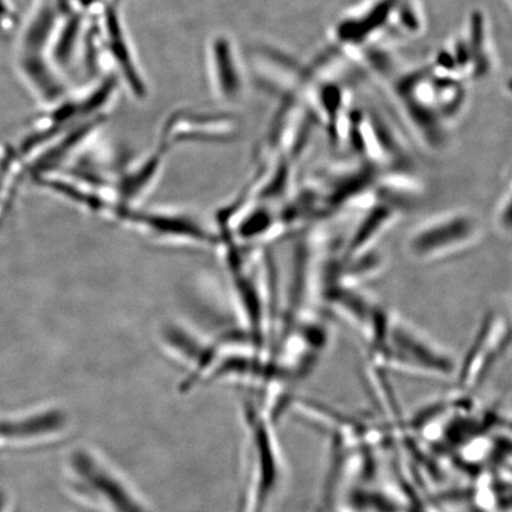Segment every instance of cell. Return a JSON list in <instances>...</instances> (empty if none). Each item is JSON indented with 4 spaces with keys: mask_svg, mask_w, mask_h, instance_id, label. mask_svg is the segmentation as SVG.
Returning a JSON list of instances; mask_svg holds the SVG:
<instances>
[{
    "mask_svg": "<svg viewBox=\"0 0 512 512\" xmlns=\"http://www.w3.org/2000/svg\"><path fill=\"white\" fill-rule=\"evenodd\" d=\"M415 144L437 156L450 145L451 132L464 108L462 82L445 78L430 67L402 75L392 91Z\"/></svg>",
    "mask_w": 512,
    "mask_h": 512,
    "instance_id": "1",
    "label": "cell"
},
{
    "mask_svg": "<svg viewBox=\"0 0 512 512\" xmlns=\"http://www.w3.org/2000/svg\"><path fill=\"white\" fill-rule=\"evenodd\" d=\"M241 411L246 479L239 508L241 512H268L284 478L275 420L268 408L253 398L243 400Z\"/></svg>",
    "mask_w": 512,
    "mask_h": 512,
    "instance_id": "2",
    "label": "cell"
},
{
    "mask_svg": "<svg viewBox=\"0 0 512 512\" xmlns=\"http://www.w3.org/2000/svg\"><path fill=\"white\" fill-rule=\"evenodd\" d=\"M369 356L371 363L384 370L425 379L456 376L459 364L443 345L394 312L382 342Z\"/></svg>",
    "mask_w": 512,
    "mask_h": 512,
    "instance_id": "3",
    "label": "cell"
},
{
    "mask_svg": "<svg viewBox=\"0 0 512 512\" xmlns=\"http://www.w3.org/2000/svg\"><path fill=\"white\" fill-rule=\"evenodd\" d=\"M484 239V224L478 215L454 208L416 223L407 234L405 249L415 264L441 265L475 252Z\"/></svg>",
    "mask_w": 512,
    "mask_h": 512,
    "instance_id": "4",
    "label": "cell"
},
{
    "mask_svg": "<svg viewBox=\"0 0 512 512\" xmlns=\"http://www.w3.org/2000/svg\"><path fill=\"white\" fill-rule=\"evenodd\" d=\"M75 491L95 512H153L149 502L110 460L86 448L69 459Z\"/></svg>",
    "mask_w": 512,
    "mask_h": 512,
    "instance_id": "5",
    "label": "cell"
},
{
    "mask_svg": "<svg viewBox=\"0 0 512 512\" xmlns=\"http://www.w3.org/2000/svg\"><path fill=\"white\" fill-rule=\"evenodd\" d=\"M323 309L356 332L369 352L379 347L392 315L366 288L338 285L329 288Z\"/></svg>",
    "mask_w": 512,
    "mask_h": 512,
    "instance_id": "6",
    "label": "cell"
},
{
    "mask_svg": "<svg viewBox=\"0 0 512 512\" xmlns=\"http://www.w3.org/2000/svg\"><path fill=\"white\" fill-rule=\"evenodd\" d=\"M510 347L509 317L495 310L486 312L463 361L458 364L456 379L460 389L472 390L482 384Z\"/></svg>",
    "mask_w": 512,
    "mask_h": 512,
    "instance_id": "7",
    "label": "cell"
},
{
    "mask_svg": "<svg viewBox=\"0 0 512 512\" xmlns=\"http://www.w3.org/2000/svg\"><path fill=\"white\" fill-rule=\"evenodd\" d=\"M406 211L394 203L382 200L364 211L350 239L339 251V260H349L379 248L381 240L400 222Z\"/></svg>",
    "mask_w": 512,
    "mask_h": 512,
    "instance_id": "8",
    "label": "cell"
},
{
    "mask_svg": "<svg viewBox=\"0 0 512 512\" xmlns=\"http://www.w3.org/2000/svg\"><path fill=\"white\" fill-rule=\"evenodd\" d=\"M209 48L210 83L217 98L226 102L238 100L245 88V79L233 43L227 37L217 36Z\"/></svg>",
    "mask_w": 512,
    "mask_h": 512,
    "instance_id": "9",
    "label": "cell"
},
{
    "mask_svg": "<svg viewBox=\"0 0 512 512\" xmlns=\"http://www.w3.org/2000/svg\"><path fill=\"white\" fill-rule=\"evenodd\" d=\"M388 260L380 248L362 253L349 260L338 261L332 285L366 288L386 273ZM331 285V286H332Z\"/></svg>",
    "mask_w": 512,
    "mask_h": 512,
    "instance_id": "10",
    "label": "cell"
},
{
    "mask_svg": "<svg viewBox=\"0 0 512 512\" xmlns=\"http://www.w3.org/2000/svg\"><path fill=\"white\" fill-rule=\"evenodd\" d=\"M64 425V416L60 413H48L38 416L36 419L24 420L2 427L0 434L10 435V437H28L42 433L59 431Z\"/></svg>",
    "mask_w": 512,
    "mask_h": 512,
    "instance_id": "11",
    "label": "cell"
},
{
    "mask_svg": "<svg viewBox=\"0 0 512 512\" xmlns=\"http://www.w3.org/2000/svg\"><path fill=\"white\" fill-rule=\"evenodd\" d=\"M494 224L499 234L505 238H512V175L497 203Z\"/></svg>",
    "mask_w": 512,
    "mask_h": 512,
    "instance_id": "12",
    "label": "cell"
},
{
    "mask_svg": "<svg viewBox=\"0 0 512 512\" xmlns=\"http://www.w3.org/2000/svg\"><path fill=\"white\" fill-rule=\"evenodd\" d=\"M505 4H507L512 11V0H504Z\"/></svg>",
    "mask_w": 512,
    "mask_h": 512,
    "instance_id": "13",
    "label": "cell"
},
{
    "mask_svg": "<svg viewBox=\"0 0 512 512\" xmlns=\"http://www.w3.org/2000/svg\"><path fill=\"white\" fill-rule=\"evenodd\" d=\"M509 320H510L511 332H512V302H511V310H510Z\"/></svg>",
    "mask_w": 512,
    "mask_h": 512,
    "instance_id": "14",
    "label": "cell"
}]
</instances>
